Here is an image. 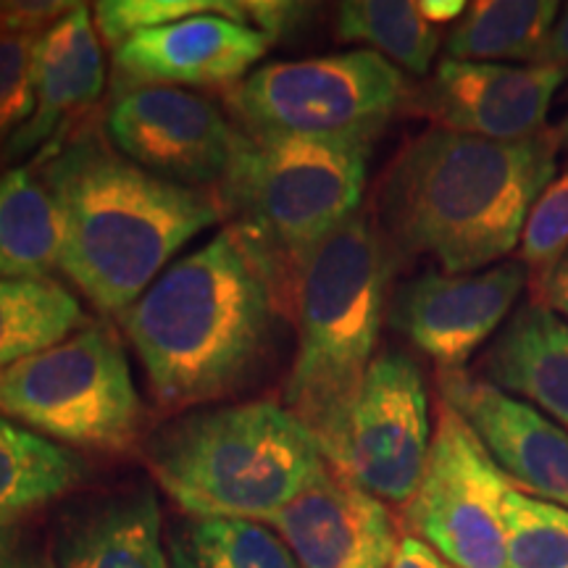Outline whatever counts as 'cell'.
<instances>
[{
  "label": "cell",
  "instance_id": "obj_31",
  "mask_svg": "<svg viewBox=\"0 0 568 568\" xmlns=\"http://www.w3.org/2000/svg\"><path fill=\"white\" fill-rule=\"evenodd\" d=\"M0 568H59L53 545L32 524H0Z\"/></svg>",
  "mask_w": 568,
  "mask_h": 568
},
{
  "label": "cell",
  "instance_id": "obj_20",
  "mask_svg": "<svg viewBox=\"0 0 568 568\" xmlns=\"http://www.w3.org/2000/svg\"><path fill=\"white\" fill-rule=\"evenodd\" d=\"M61 245L59 209L32 163L0 174V280H51Z\"/></svg>",
  "mask_w": 568,
  "mask_h": 568
},
{
  "label": "cell",
  "instance_id": "obj_23",
  "mask_svg": "<svg viewBox=\"0 0 568 568\" xmlns=\"http://www.w3.org/2000/svg\"><path fill=\"white\" fill-rule=\"evenodd\" d=\"M82 322V305L63 284L0 280V372L61 345Z\"/></svg>",
  "mask_w": 568,
  "mask_h": 568
},
{
  "label": "cell",
  "instance_id": "obj_34",
  "mask_svg": "<svg viewBox=\"0 0 568 568\" xmlns=\"http://www.w3.org/2000/svg\"><path fill=\"white\" fill-rule=\"evenodd\" d=\"M389 568H456L439 556L437 550H432L424 539L414 535H403L397 542V550L393 556Z\"/></svg>",
  "mask_w": 568,
  "mask_h": 568
},
{
  "label": "cell",
  "instance_id": "obj_7",
  "mask_svg": "<svg viewBox=\"0 0 568 568\" xmlns=\"http://www.w3.org/2000/svg\"><path fill=\"white\" fill-rule=\"evenodd\" d=\"M0 416L59 445L132 450L140 443L142 403L116 332L90 324L0 372Z\"/></svg>",
  "mask_w": 568,
  "mask_h": 568
},
{
  "label": "cell",
  "instance_id": "obj_10",
  "mask_svg": "<svg viewBox=\"0 0 568 568\" xmlns=\"http://www.w3.org/2000/svg\"><path fill=\"white\" fill-rule=\"evenodd\" d=\"M432 432L422 368L408 353L385 351L355 397L332 468L385 506L406 508L424 477Z\"/></svg>",
  "mask_w": 568,
  "mask_h": 568
},
{
  "label": "cell",
  "instance_id": "obj_26",
  "mask_svg": "<svg viewBox=\"0 0 568 568\" xmlns=\"http://www.w3.org/2000/svg\"><path fill=\"white\" fill-rule=\"evenodd\" d=\"M503 516L508 568H568V508L510 487Z\"/></svg>",
  "mask_w": 568,
  "mask_h": 568
},
{
  "label": "cell",
  "instance_id": "obj_25",
  "mask_svg": "<svg viewBox=\"0 0 568 568\" xmlns=\"http://www.w3.org/2000/svg\"><path fill=\"white\" fill-rule=\"evenodd\" d=\"M337 38L366 42L397 69L429 74L439 48V27L414 0H347L337 6Z\"/></svg>",
  "mask_w": 568,
  "mask_h": 568
},
{
  "label": "cell",
  "instance_id": "obj_12",
  "mask_svg": "<svg viewBox=\"0 0 568 568\" xmlns=\"http://www.w3.org/2000/svg\"><path fill=\"white\" fill-rule=\"evenodd\" d=\"M527 287L529 268L518 258L477 274L429 268L395 290L387 322L429 355L439 372H464Z\"/></svg>",
  "mask_w": 568,
  "mask_h": 568
},
{
  "label": "cell",
  "instance_id": "obj_27",
  "mask_svg": "<svg viewBox=\"0 0 568 568\" xmlns=\"http://www.w3.org/2000/svg\"><path fill=\"white\" fill-rule=\"evenodd\" d=\"M201 13H224L240 24L253 27L251 0H101L92 9V21L98 34L111 48H119L134 34L176 24Z\"/></svg>",
  "mask_w": 568,
  "mask_h": 568
},
{
  "label": "cell",
  "instance_id": "obj_17",
  "mask_svg": "<svg viewBox=\"0 0 568 568\" xmlns=\"http://www.w3.org/2000/svg\"><path fill=\"white\" fill-rule=\"evenodd\" d=\"M103 84L101 40L90 9L80 3L34 42V111L30 122L9 142L3 159H24L61 142L71 122L101 98Z\"/></svg>",
  "mask_w": 568,
  "mask_h": 568
},
{
  "label": "cell",
  "instance_id": "obj_5",
  "mask_svg": "<svg viewBox=\"0 0 568 568\" xmlns=\"http://www.w3.org/2000/svg\"><path fill=\"white\" fill-rule=\"evenodd\" d=\"M148 471L190 518L272 521L326 466L314 435L274 400L190 408L142 445Z\"/></svg>",
  "mask_w": 568,
  "mask_h": 568
},
{
  "label": "cell",
  "instance_id": "obj_28",
  "mask_svg": "<svg viewBox=\"0 0 568 568\" xmlns=\"http://www.w3.org/2000/svg\"><path fill=\"white\" fill-rule=\"evenodd\" d=\"M568 251V163L539 195L524 226L518 261L529 268V287L542 280Z\"/></svg>",
  "mask_w": 568,
  "mask_h": 568
},
{
  "label": "cell",
  "instance_id": "obj_19",
  "mask_svg": "<svg viewBox=\"0 0 568 568\" xmlns=\"http://www.w3.org/2000/svg\"><path fill=\"white\" fill-rule=\"evenodd\" d=\"M481 379L568 432V324L535 301L516 308L481 361Z\"/></svg>",
  "mask_w": 568,
  "mask_h": 568
},
{
  "label": "cell",
  "instance_id": "obj_29",
  "mask_svg": "<svg viewBox=\"0 0 568 568\" xmlns=\"http://www.w3.org/2000/svg\"><path fill=\"white\" fill-rule=\"evenodd\" d=\"M38 38L0 40V159L34 111L32 51Z\"/></svg>",
  "mask_w": 568,
  "mask_h": 568
},
{
  "label": "cell",
  "instance_id": "obj_13",
  "mask_svg": "<svg viewBox=\"0 0 568 568\" xmlns=\"http://www.w3.org/2000/svg\"><path fill=\"white\" fill-rule=\"evenodd\" d=\"M568 69L531 63L443 59L432 80L410 92L406 109L437 130L497 142H521L548 130V111Z\"/></svg>",
  "mask_w": 568,
  "mask_h": 568
},
{
  "label": "cell",
  "instance_id": "obj_8",
  "mask_svg": "<svg viewBox=\"0 0 568 568\" xmlns=\"http://www.w3.org/2000/svg\"><path fill=\"white\" fill-rule=\"evenodd\" d=\"M410 92L393 61L364 48L266 63L226 90V105L243 130L374 142Z\"/></svg>",
  "mask_w": 568,
  "mask_h": 568
},
{
  "label": "cell",
  "instance_id": "obj_24",
  "mask_svg": "<svg viewBox=\"0 0 568 568\" xmlns=\"http://www.w3.org/2000/svg\"><path fill=\"white\" fill-rule=\"evenodd\" d=\"M172 568H301L274 529L245 518H187L169 539Z\"/></svg>",
  "mask_w": 568,
  "mask_h": 568
},
{
  "label": "cell",
  "instance_id": "obj_2",
  "mask_svg": "<svg viewBox=\"0 0 568 568\" xmlns=\"http://www.w3.org/2000/svg\"><path fill=\"white\" fill-rule=\"evenodd\" d=\"M558 142H497L426 130L403 145L379 190V230L397 255L477 274L518 251L529 213L558 174Z\"/></svg>",
  "mask_w": 568,
  "mask_h": 568
},
{
  "label": "cell",
  "instance_id": "obj_35",
  "mask_svg": "<svg viewBox=\"0 0 568 568\" xmlns=\"http://www.w3.org/2000/svg\"><path fill=\"white\" fill-rule=\"evenodd\" d=\"M422 11L424 17L432 21V24H447V21H456L464 17L466 6L468 3H460V0H422Z\"/></svg>",
  "mask_w": 568,
  "mask_h": 568
},
{
  "label": "cell",
  "instance_id": "obj_21",
  "mask_svg": "<svg viewBox=\"0 0 568 568\" xmlns=\"http://www.w3.org/2000/svg\"><path fill=\"white\" fill-rule=\"evenodd\" d=\"M84 460L53 439L0 416V524L24 521L84 479Z\"/></svg>",
  "mask_w": 568,
  "mask_h": 568
},
{
  "label": "cell",
  "instance_id": "obj_15",
  "mask_svg": "<svg viewBox=\"0 0 568 568\" xmlns=\"http://www.w3.org/2000/svg\"><path fill=\"white\" fill-rule=\"evenodd\" d=\"M439 400L477 432L514 487L568 508V432L535 406L503 393L481 376L437 374Z\"/></svg>",
  "mask_w": 568,
  "mask_h": 568
},
{
  "label": "cell",
  "instance_id": "obj_9",
  "mask_svg": "<svg viewBox=\"0 0 568 568\" xmlns=\"http://www.w3.org/2000/svg\"><path fill=\"white\" fill-rule=\"evenodd\" d=\"M514 481L456 408L437 403L429 458L403 524L456 568H508L506 495Z\"/></svg>",
  "mask_w": 568,
  "mask_h": 568
},
{
  "label": "cell",
  "instance_id": "obj_3",
  "mask_svg": "<svg viewBox=\"0 0 568 568\" xmlns=\"http://www.w3.org/2000/svg\"><path fill=\"white\" fill-rule=\"evenodd\" d=\"M32 166L61 216V272L103 314L122 316L224 216L213 190L161 180L92 130L40 151Z\"/></svg>",
  "mask_w": 568,
  "mask_h": 568
},
{
  "label": "cell",
  "instance_id": "obj_14",
  "mask_svg": "<svg viewBox=\"0 0 568 568\" xmlns=\"http://www.w3.org/2000/svg\"><path fill=\"white\" fill-rule=\"evenodd\" d=\"M264 32L224 13H201L140 32L113 48L116 88H226L251 74L268 51Z\"/></svg>",
  "mask_w": 568,
  "mask_h": 568
},
{
  "label": "cell",
  "instance_id": "obj_6",
  "mask_svg": "<svg viewBox=\"0 0 568 568\" xmlns=\"http://www.w3.org/2000/svg\"><path fill=\"white\" fill-rule=\"evenodd\" d=\"M372 142L253 132L234 126V145L216 195L247 243L287 282L308 255L361 211Z\"/></svg>",
  "mask_w": 568,
  "mask_h": 568
},
{
  "label": "cell",
  "instance_id": "obj_22",
  "mask_svg": "<svg viewBox=\"0 0 568 568\" xmlns=\"http://www.w3.org/2000/svg\"><path fill=\"white\" fill-rule=\"evenodd\" d=\"M560 3L556 0H477L447 34V59L474 63H531Z\"/></svg>",
  "mask_w": 568,
  "mask_h": 568
},
{
  "label": "cell",
  "instance_id": "obj_16",
  "mask_svg": "<svg viewBox=\"0 0 568 568\" xmlns=\"http://www.w3.org/2000/svg\"><path fill=\"white\" fill-rule=\"evenodd\" d=\"M268 524L301 568H389L400 542L385 503L329 464Z\"/></svg>",
  "mask_w": 568,
  "mask_h": 568
},
{
  "label": "cell",
  "instance_id": "obj_36",
  "mask_svg": "<svg viewBox=\"0 0 568 568\" xmlns=\"http://www.w3.org/2000/svg\"><path fill=\"white\" fill-rule=\"evenodd\" d=\"M550 130H552V138H556L560 151H568V113L560 119L556 126H550Z\"/></svg>",
  "mask_w": 568,
  "mask_h": 568
},
{
  "label": "cell",
  "instance_id": "obj_1",
  "mask_svg": "<svg viewBox=\"0 0 568 568\" xmlns=\"http://www.w3.org/2000/svg\"><path fill=\"white\" fill-rule=\"evenodd\" d=\"M295 287L234 226L176 258L122 314L155 403L190 410L264 372Z\"/></svg>",
  "mask_w": 568,
  "mask_h": 568
},
{
  "label": "cell",
  "instance_id": "obj_4",
  "mask_svg": "<svg viewBox=\"0 0 568 568\" xmlns=\"http://www.w3.org/2000/svg\"><path fill=\"white\" fill-rule=\"evenodd\" d=\"M395 253L379 224L358 211L308 255L297 276V351L282 406L335 464L387 316Z\"/></svg>",
  "mask_w": 568,
  "mask_h": 568
},
{
  "label": "cell",
  "instance_id": "obj_18",
  "mask_svg": "<svg viewBox=\"0 0 568 568\" xmlns=\"http://www.w3.org/2000/svg\"><path fill=\"white\" fill-rule=\"evenodd\" d=\"M51 545L59 568H172L163 548L161 503L148 481L63 510Z\"/></svg>",
  "mask_w": 568,
  "mask_h": 568
},
{
  "label": "cell",
  "instance_id": "obj_11",
  "mask_svg": "<svg viewBox=\"0 0 568 568\" xmlns=\"http://www.w3.org/2000/svg\"><path fill=\"white\" fill-rule=\"evenodd\" d=\"M105 134L124 159L161 180L216 193L230 169L234 126L205 95L182 88L119 90Z\"/></svg>",
  "mask_w": 568,
  "mask_h": 568
},
{
  "label": "cell",
  "instance_id": "obj_30",
  "mask_svg": "<svg viewBox=\"0 0 568 568\" xmlns=\"http://www.w3.org/2000/svg\"><path fill=\"white\" fill-rule=\"evenodd\" d=\"M77 6L69 0H0V40L40 38Z\"/></svg>",
  "mask_w": 568,
  "mask_h": 568
},
{
  "label": "cell",
  "instance_id": "obj_33",
  "mask_svg": "<svg viewBox=\"0 0 568 568\" xmlns=\"http://www.w3.org/2000/svg\"><path fill=\"white\" fill-rule=\"evenodd\" d=\"M531 67H560L568 69V3L560 6L556 24L550 27L539 51L531 59Z\"/></svg>",
  "mask_w": 568,
  "mask_h": 568
},
{
  "label": "cell",
  "instance_id": "obj_37",
  "mask_svg": "<svg viewBox=\"0 0 568 568\" xmlns=\"http://www.w3.org/2000/svg\"><path fill=\"white\" fill-rule=\"evenodd\" d=\"M560 101H568V88H566V95H560Z\"/></svg>",
  "mask_w": 568,
  "mask_h": 568
},
{
  "label": "cell",
  "instance_id": "obj_32",
  "mask_svg": "<svg viewBox=\"0 0 568 568\" xmlns=\"http://www.w3.org/2000/svg\"><path fill=\"white\" fill-rule=\"evenodd\" d=\"M531 301L550 308L568 324V251L556 261L542 280L531 284Z\"/></svg>",
  "mask_w": 568,
  "mask_h": 568
}]
</instances>
